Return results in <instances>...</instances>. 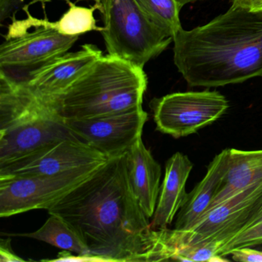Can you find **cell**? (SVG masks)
<instances>
[{
    "mask_svg": "<svg viewBox=\"0 0 262 262\" xmlns=\"http://www.w3.org/2000/svg\"><path fill=\"white\" fill-rule=\"evenodd\" d=\"M63 219L101 261H148L153 228L128 179L126 153L110 158L48 210Z\"/></svg>",
    "mask_w": 262,
    "mask_h": 262,
    "instance_id": "1",
    "label": "cell"
},
{
    "mask_svg": "<svg viewBox=\"0 0 262 262\" xmlns=\"http://www.w3.org/2000/svg\"><path fill=\"white\" fill-rule=\"evenodd\" d=\"M174 62L192 87H219L262 76V10L233 2L223 14L173 37Z\"/></svg>",
    "mask_w": 262,
    "mask_h": 262,
    "instance_id": "2",
    "label": "cell"
},
{
    "mask_svg": "<svg viewBox=\"0 0 262 262\" xmlns=\"http://www.w3.org/2000/svg\"><path fill=\"white\" fill-rule=\"evenodd\" d=\"M147 85L143 69L108 54L61 94L42 100L66 119H89L142 106Z\"/></svg>",
    "mask_w": 262,
    "mask_h": 262,
    "instance_id": "3",
    "label": "cell"
},
{
    "mask_svg": "<svg viewBox=\"0 0 262 262\" xmlns=\"http://www.w3.org/2000/svg\"><path fill=\"white\" fill-rule=\"evenodd\" d=\"M65 139L77 138L56 108L0 74V165Z\"/></svg>",
    "mask_w": 262,
    "mask_h": 262,
    "instance_id": "4",
    "label": "cell"
},
{
    "mask_svg": "<svg viewBox=\"0 0 262 262\" xmlns=\"http://www.w3.org/2000/svg\"><path fill=\"white\" fill-rule=\"evenodd\" d=\"M261 223L260 180L208 210L189 228L155 229L153 261L171 260L172 250L179 245L214 243L219 251L242 231Z\"/></svg>",
    "mask_w": 262,
    "mask_h": 262,
    "instance_id": "5",
    "label": "cell"
},
{
    "mask_svg": "<svg viewBox=\"0 0 262 262\" xmlns=\"http://www.w3.org/2000/svg\"><path fill=\"white\" fill-rule=\"evenodd\" d=\"M92 1L102 16L101 34L111 56L144 69L173 41L147 19L135 0Z\"/></svg>",
    "mask_w": 262,
    "mask_h": 262,
    "instance_id": "6",
    "label": "cell"
},
{
    "mask_svg": "<svg viewBox=\"0 0 262 262\" xmlns=\"http://www.w3.org/2000/svg\"><path fill=\"white\" fill-rule=\"evenodd\" d=\"M102 165H87L53 176H0V217L32 210L48 211Z\"/></svg>",
    "mask_w": 262,
    "mask_h": 262,
    "instance_id": "7",
    "label": "cell"
},
{
    "mask_svg": "<svg viewBox=\"0 0 262 262\" xmlns=\"http://www.w3.org/2000/svg\"><path fill=\"white\" fill-rule=\"evenodd\" d=\"M228 107L223 95L208 90L171 93L155 98L150 102L156 129L176 139L214 123Z\"/></svg>",
    "mask_w": 262,
    "mask_h": 262,
    "instance_id": "8",
    "label": "cell"
},
{
    "mask_svg": "<svg viewBox=\"0 0 262 262\" xmlns=\"http://www.w3.org/2000/svg\"><path fill=\"white\" fill-rule=\"evenodd\" d=\"M35 27L33 32L7 34L0 47V73L10 79L19 73L26 75L68 53L79 37L66 36L43 26Z\"/></svg>",
    "mask_w": 262,
    "mask_h": 262,
    "instance_id": "9",
    "label": "cell"
},
{
    "mask_svg": "<svg viewBox=\"0 0 262 262\" xmlns=\"http://www.w3.org/2000/svg\"><path fill=\"white\" fill-rule=\"evenodd\" d=\"M148 114L142 106L115 114L66 119L75 136L108 159L125 154L142 138Z\"/></svg>",
    "mask_w": 262,
    "mask_h": 262,
    "instance_id": "10",
    "label": "cell"
},
{
    "mask_svg": "<svg viewBox=\"0 0 262 262\" xmlns=\"http://www.w3.org/2000/svg\"><path fill=\"white\" fill-rule=\"evenodd\" d=\"M108 159L79 139H65L0 165V176H53Z\"/></svg>",
    "mask_w": 262,
    "mask_h": 262,
    "instance_id": "11",
    "label": "cell"
},
{
    "mask_svg": "<svg viewBox=\"0 0 262 262\" xmlns=\"http://www.w3.org/2000/svg\"><path fill=\"white\" fill-rule=\"evenodd\" d=\"M102 56L96 46L85 44L81 50L65 53L14 82L39 99H51L65 91Z\"/></svg>",
    "mask_w": 262,
    "mask_h": 262,
    "instance_id": "12",
    "label": "cell"
},
{
    "mask_svg": "<svg viewBox=\"0 0 262 262\" xmlns=\"http://www.w3.org/2000/svg\"><path fill=\"white\" fill-rule=\"evenodd\" d=\"M128 179L139 205L148 219L154 215L160 193L162 168L142 138L126 152Z\"/></svg>",
    "mask_w": 262,
    "mask_h": 262,
    "instance_id": "13",
    "label": "cell"
},
{
    "mask_svg": "<svg viewBox=\"0 0 262 262\" xmlns=\"http://www.w3.org/2000/svg\"><path fill=\"white\" fill-rule=\"evenodd\" d=\"M193 166L188 156L181 152L174 153L167 161L157 205L151 217L153 229L167 228L183 206L188 195L185 185Z\"/></svg>",
    "mask_w": 262,
    "mask_h": 262,
    "instance_id": "14",
    "label": "cell"
},
{
    "mask_svg": "<svg viewBox=\"0 0 262 262\" xmlns=\"http://www.w3.org/2000/svg\"><path fill=\"white\" fill-rule=\"evenodd\" d=\"M230 149H225L213 159L204 179L188 193L176 217L174 229L185 230L194 225L209 208L228 172Z\"/></svg>",
    "mask_w": 262,
    "mask_h": 262,
    "instance_id": "15",
    "label": "cell"
},
{
    "mask_svg": "<svg viewBox=\"0 0 262 262\" xmlns=\"http://www.w3.org/2000/svg\"><path fill=\"white\" fill-rule=\"evenodd\" d=\"M260 180L262 150L242 151L231 148L228 172L207 211Z\"/></svg>",
    "mask_w": 262,
    "mask_h": 262,
    "instance_id": "16",
    "label": "cell"
},
{
    "mask_svg": "<svg viewBox=\"0 0 262 262\" xmlns=\"http://www.w3.org/2000/svg\"><path fill=\"white\" fill-rule=\"evenodd\" d=\"M70 6L62 17L56 22H50L47 19H38L33 17L27 10L28 18L25 20L16 21L9 27V30L13 31H20L27 30L31 27H43L53 29L59 33L66 36H80L89 32H102L103 27H99L96 25V19L94 17V12L96 7L94 5L87 7H79L76 4L67 1Z\"/></svg>",
    "mask_w": 262,
    "mask_h": 262,
    "instance_id": "17",
    "label": "cell"
},
{
    "mask_svg": "<svg viewBox=\"0 0 262 262\" xmlns=\"http://www.w3.org/2000/svg\"><path fill=\"white\" fill-rule=\"evenodd\" d=\"M50 215L43 225L34 232L7 235L42 241L64 251L76 253L84 260H96L79 234L63 219L56 214Z\"/></svg>",
    "mask_w": 262,
    "mask_h": 262,
    "instance_id": "18",
    "label": "cell"
},
{
    "mask_svg": "<svg viewBox=\"0 0 262 262\" xmlns=\"http://www.w3.org/2000/svg\"><path fill=\"white\" fill-rule=\"evenodd\" d=\"M147 19L168 37H174L182 27L181 8L176 0H135Z\"/></svg>",
    "mask_w": 262,
    "mask_h": 262,
    "instance_id": "19",
    "label": "cell"
},
{
    "mask_svg": "<svg viewBox=\"0 0 262 262\" xmlns=\"http://www.w3.org/2000/svg\"><path fill=\"white\" fill-rule=\"evenodd\" d=\"M219 245L214 243L179 245L172 250L171 260L179 261H228L217 254Z\"/></svg>",
    "mask_w": 262,
    "mask_h": 262,
    "instance_id": "20",
    "label": "cell"
},
{
    "mask_svg": "<svg viewBox=\"0 0 262 262\" xmlns=\"http://www.w3.org/2000/svg\"><path fill=\"white\" fill-rule=\"evenodd\" d=\"M262 244V223L253 227L233 237L217 251V254L222 257L229 255L233 250L242 247H254Z\"/></svg>",
    "mask_w": 262,
    "mask_h": 262,
    "instance_id": "21",
    "label": "cell"
},
{
    "mask_svg": "<svg viewBox=\"0 0 262 262\" xmlns=\"http://www.w3.org/2000/svg\"><path fill=\"white\" fill-rule=\"evenodd\" d=\"M229 254L235 261L262 262V250L252 247H242L233 250Z\"/></svg>",
    "mask_w": 262,
    "mask_h": 262,
    "instance_id": "22",
    "label": "cell"
},
{
    "mask_svg": "<svg viewBox=\"0 0 262 262\" xmlns=\"http://www.w3.org/2000/svg\"><path fill=\"white\" fill-rule=\"evenodd\" d=\"M0 261H24L15 254L11 247V238H2L0 241Z\"/></svg>",
    "mask_w": 262,
    "mask_h": 262,
    "instance_id": "23",
    "label": "cell"
},
{
    "mask_svg": "<svg viewBox=\"0 0 262 262\" xmlns=\"http://www.w3.org/2000/svg\"><path fill=\"white\" fill-rule=\"evenodd\" d=\"M20 4V0H0V20L9 17Z\"/></svg>",
    "mask_w": 262,
    "mask_h": 262,
    "instance_id": "24",
    "label": "cell"
},
{
    "mask_svg": "<svg viewBox=\"0 0 262 262\" xmlns=\"http://www.w3.org/2000/svg\"><path fill=\"white\" fill-rule=\"evenodd\" d=\"M233 2L240 4L250 10H262V0H233Z\"/></svg>",
    "mask_w": 262,
    "mask_h": 262,
    "instance_id": "25",
    "label": "cell"
},
{
    "mask_svg": "<svg viewBox=\"0 0 262 262\" xmlns=\"http://www.w3.org/2000/svg\"><path fill=\"white\" fill-rule=\"evenodd\" d=\"M176 1L179 4L180 8L182 9L186 4H189V3L196 2V1H199V0H176Z\"/></svg>",
    "mask_w": 262,
    "mask_h": 262,
    "instance_id": "26",
    "label": "cell"
},
{
    "mask_svg": "<svg viewBox=\"0 0 262 262\" xmlns=\"http://www.w3.org/2000/svg\"><path fill=\"white\" fill-rule=\"evenodd\" d=\"M253 248H257V249L262 250V244L260 245H257V246L253 247Z\"/></svg>",
    "mask_w": 262,
    "mask_h": 262,
    "instance_id": "27",
    "label": "cell"
},
{
    "mask_svg": "<svg viewBox=\"0 0 262 262\" xmlns=\"http://www.w3.org/2000/svg\"><path fill=\"white\" fill-rule=\"evenodd\" d=\"M35 2H39V1H41V2H47V0H34ZM24 2V0H20V4L21 3Z\"/></svg>",
    "mask_w": 262,
    "mask_h": 262,
    "instance_id": "28",
    "label": "cell"
}]
</instances>
